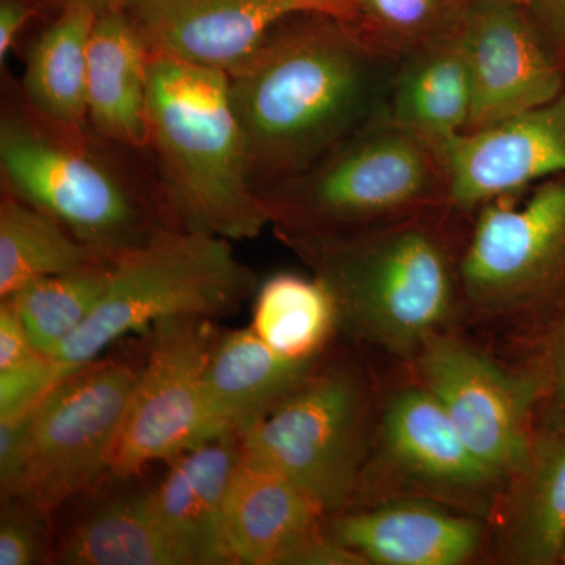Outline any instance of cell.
I'll use <instances>...</instances> for the list:
<instances>
[{"instance_id": "1", "label": "cell", "mask_w": 565, "mask_h": 565, "mask_svg": "<svg viewBox=\"0 0 565 565\" xmlns=\"http://www.w3.org/2000/svg\"><path fill=\"white\" fill-rule=\"evenodd\" d=\"M396 68L343 18L307 13L277 25L228 74L256 191L302 173L385 114Z\"/></svg>"}, {"instance_id": "2", "label": "cell", "mask_w": 565, "mask_h": 565, "mask_svg": "<svg viewBox=\"0 0 565 565\" xmlns=\"http://www.w3.org/2000/svg\"><path fill=\"white\" fill-rule=\"evenodd\" d=\"M449 203L353 232L277 230L332 294L338 322L396 353L422 349L463 294Z\"/></svg>"}, {"instance_id": "3", "label": "cell", "mask_w": 565, "mask_h": 565, "mask_svg": "<svg viewBox=\"0 0 565 565\" xmlns=\"http://www.w3.org/2000/svg\"><path fill=\"white\" fill-rule=\"evenodd\" d=\"M148 126L161 196L180 228L245 241L273 223L252 182L228 74L152 54Z\"/></svg>"}, {"instance_id": "4", "label": "cell", "mask_w": 565, "mask_h": 565, "mask_svg": "<svg viewBox=\"0 0 565 565\" xmlns=\"http://www.w3.org/2000/svg\"><path fill=\"white\" fill-rule=\"evenodd\" d=\"M444 145L382 114L302 173L259 193L275 228L338 233L448 202Z\"/></svg>"}, {"instance_id": "5", "label": "cell", "mask_w": 565, "mask_h": 565, "mask_svg": "<svg viewBox=\"0 0 565 565\" xmlns=\"http://www.w3.org/2000/svg\"><path fill=\"white\" fill-rule=\"evenodd\" d=\"M74 139L32 114L20 95L0 115L2 191L51 215L106 259L162 228L136 182L96 140Z\"/></svg>"}, {"instance_id": "6", "label": "cell", "mask_w": 565, "mask_h": 565, "mask_svg": "<svg viewBox=\"0 0 565 565\" xmlns=\"http://www.w3.org/2000/svg\"><path fill=\"white\" fill-rule=\"evenodd\" d=\"M230 243L212 234L162 226L143 244L115 256L90 318L52 359L84 367L118 338L148 332L166 319L233 313L258 291V278L236 258Z\"/></svg>"}, {"instance_id": "7", "label": "cell", "mask_w": 565, "mask_h": 565, "mask_svg": "<svg viewBox=\"0 0 565 565\" xmlns=\"http://www.w3.org/2000/svg\"><path fill=\"white\" fill-rule=\"evenodd\" d=\"M366 392L348 367L313 373L241 435L244 451L280 471L326 514L344 511L360 482Z\"/></svg>"}, {"instance_id": "8", "label": "cell", "mask_w": 565, "mask_h": 565, "mask_svg": "<svg viewBox=\"0 0 565 565\" xmlns=\"http://www.w3.org/2000/svg\"><path fill=\"white\" fill-rule=\"evenodd\" d=\"M139 374L128 363L93 362L55 385L36 405L13 494L51 514L110 473Z\"/></svg>"}, {"instance_id": "9", "label": "cell", "mask_w": 565, "mask_h": 565, "mask_svg": "<svg viewBox=\"0 0 565 565\" xmlns=\"http://www.w3.org/2000/svg\"><path fill=\"white\" fill-rule=\"evenodd\" d=\"M212 319L181 316L152 327L110 473L131 478L156 460L234 434L212 414L203 374L217 334Z\"/></svg>"}, {"instance_id": "10", "label": "cell", "mask_w": 565, "mask_h": 565, "mask_svg": "<svg viewBox=\"0 0 565 565\" xmlns=\"http://www.w3.org/2000/svg\"><path fill=\"white\" fill-rule=\"evenodd\" d=\"M486 203L463 245V296L486 311L542 302L565 288V174L537 182L525 202Z\"/></svg>"}, {"instance_id": "11", "label": "cell", "mask_w": 565, "mask_h": 565, "mask_svg": "<svg viewBox=\"0 0 565 565\" xmlns=\"http://www.w3.org/2000/svg\"><path fill=\"white\" fill-rule=\"evenodd\" d=\"M419 367L487 473L494 481L519 473L533 448L530 416L544 381L508 374L471 345L437 333L422 345Z\"/></svg>"}, {"instance_id": "12", "label": "cell", "mask_w": 565, "mask_h": 565, "mask_svg": "<svg viewBox=\"0 0 565 565\" xmlns=\"http://www.w3.org/2000/svg\"><path fill=\"white\" fill-rule=\"evenodd\" d=\"M462 35L473 88L467 131L544 106L565 90V66L526 0H471Z\"/></svg>"}, {"instance_id": "13", "label": "cell", "mask_w": 565, "mask_h": 565, "mask_svg": "<svg viewBox=\"0 0 565 565\" xmlns=\"http://www.w3.org/2000/svg\"><path fill=\"white\" fill-rule=\"evenodd\" d=\"M152 54L232 74L281 22L307 13L352 21L351 0H132Z\"/></svg>"}, {"instance_id": "14", "label": "cell", "mask_w": 565, "mask_h": 565, "mask_svg": "<svg viewBox=\"0 0 565 565\" xmlns=\"http://www.w3.org/2000/svg\"><path fill=\"white\" fill-rule=\"evenodd\" d=\"M448 202L465 214L565 174V90L553 102L444 143Z\"/></svg>"}, {"instance_id": "15", "label": "cell", "mask_w": 565, "mask_h": 565, "mask_svg": "<svg viewBox=\"0 0 565 565\" xmlns=\"http://www.w3.org/2000/svg\"><path fill=\"white\" fill-rule=\"evenodd\" d=\"M243 451L241 435H223L170 460L151 489L159 520L191 565L233 564L225 509Z\"/></svg>"}, {"instance_id": "16", "label": "cell", "mask_w": 565, "mask_h": 565, "mask_svg": "<svg viewBox=\"0 0 565 565\" xmlns=\"http://www.w3.org/2000/svg\"><path fill=\"white\" fill-rule=\"evenodd\" d=\"M151 57L128 11L96 18L87 51V111L103 141L148 151Z\"/></svg>"}, {"instance_id": "17", "label": "cell", "mask_w": 565, "mask_h": 565, "mask_svg": "<svg viewBox=\"0 0 565 565\" xmlns=\"http://www.w3.org/2000/svg\"><path fill=\"white\" fill-rule=\"evenodd\" d=\"M322 514L291 479L243 451L225 509L233 564L285 565L297 546L318 533Z\"/></svg>"}, {"instance_id": "18", "label": "cell", "mask_w": 565, "mask_h": 565, "mask_svg": "<svg viewBox=\"0 0 565 565\" xmlns=\"http://www.w3.org/2000/svg\"><path fill=\"white\" fill-rule=\"evenodd\" d=\"M330 535L367 563L386 565H459L481 541L473 520L416 501L338 515Z\"/></svg>"}, {"instance_id": "19", "label": "cell", "mask_w": 565, "mask_h": 565, "mask_svg": "<svg viewBox=\"0 0 565 565\" xmlns=\"http://www.w3.org/2000/svg\"><path fill=\"white\" fill-rule=\"evenodd\" d=\"M313 373V360L286 359L252 329L234 330L215 340L204 367V397L223 426L244 435Z\"/></svg>"}, {"instance_id": "20", "label": "cell", "mask_w": 565, "mask_h": 565, "mask_svg": "<svg viewBox=\"0 0 565 565\" xmlns=\"http://www.w3.org/2000/svg\"><path fill=\"white\" fill-rule=\"evenodd\" d=\"M471 104L473 88L460 21L397 62L385 115L444 145L467 131Z\"/></svg>"}, {"instance_id": "21", "label": "cell", "mask_w": 565, "mask_h": 565, "mask_svg": "<svg viewBox=\"0 0 565 565\" xmlns=\"http://www.w3.org/2000/svg\"><path fill=\"white\" fill-rule=\"evenodd\" d=\"M96 18L84 7L57 11L29 47L18 92L40 120L74 139L95 136L87 111V51Z\"/></svg>"}, {"instance_id": "22", "label": "cell", "mask_w": 565, "mask_h": 565, "mask_svg": "<svg viewBox=\"0 0 565 565\" xmlns=\"http://www.w3.org/2000/svg\"><path fill=\"white\" fill-rule=\"evenodd\" d=\"M384 435L397 465L427 484L468 492L494 481L426 386L393 397L384 416Z\"/></svg>"}, {"instance_id": "23", "label": "cell", "mask_w": 565, "mask_h": 565, "mask_svg": "<svg viewBox=\"0 0 565 565\" xmlns=\"http://www.w3.org/2000/svg\"><path fill=\"white\" fill-rule=\"evenodd\" d=\"M65 565H191L167 533L152 490L118 494L74 527L52 556Z\"/></svg>"}, {"instance_id": "24", "label": "cell", "mask_w": 565, "mask_h": 565, "mask_svg": "<svg viewBox=\"0 0 565 565\" xmlns=\"http://www.w3.org/2000/svg\"><path fill=\"white\" fill-rule=\"evenodd\" d=\"M508 509L505 550L514 563H559L565 541V427L534 441L514 476Z\"/></svg>"}, {"instance_id": "25", "label": "cell", "mask_w": 565, "mask_h": 565, "mask_svg": "<svg viewBox=\"0 0 565 565\" xmlns=\"http://www.w3.org/2000/svg\"><path fill=\"white\" fill-rule=\"evenodd\" d=\"M109 262L62 223L2 191L0 199V299L29 282Z\"/></svg>"}, {"instance_id": "26", "label": "cell", "mask_w": 565, "mask_h": 565, "mask_svg": "<svg viewBox=\"0 0 565 565\" xmlns=\"http://www.w3.org/2000/svg\"><path fill=\"white\" fill-rule=\"evenodd\" d=\"M337 323L332 294L318 277L277 274L256 291L250 329L286 359L315 360Z\"/></svg>"}, {"instance_id": "27", "label": "cell", "mask_w": 565, "mask_h": 565, "mask_svg": "<svg viewBox=\"0 0 565 565\" xmlns=\"http://www.w3.org/2000/svg\"><path fill=\"white\" fill-rule=\"evenodd\" d=\"M110 262L40 278L2 300L17 311L32 343L54 355L90 318L106 289Z\"/></svg>"}, {"instance_id": "28", "label": "cell", "mask_w": 565, "mask_h": 565, "mask_svg": "<svg viewBox=\"0 0 565 565\" xmlns=\"http://www.w3.org/2000/svg\"><path fill=\"white\" fill-rule=\"evenodd\" d=\"M471 0H351L352 24L386 57L399 62L462 21Z\"/></svg>"}, {"instance_id": "29", "label": "cell", "mask_w": 565, "mask_h": 565, "mask_svg": "<svg viewBox=\"0 0 565 565\" xmlns=\"http://www.w3.org/2000/svg\"><path fill=\"white\" fill-rule=\"evenodd\" d=\"M50 512L21 497H2L0 512V565H36L50 563Z\"/></svg>"}, {"instance_id": "30", "label": "cell", "mask_w": 565, "mask_h": 565, "mask_svg": "<svg viewBox=\"0 0 565 565\" xmlns=\"http://www.w3.org/2000/svg\"><path fill=\"white\" fill-rule=\"evenodd\" d=\"M79 370L82 367L58 362L46 353H39L9 370H0V416L40 403L63 379Z\"/></svg>"}, {"instance_id": "31", "label": "cell", "mask_w": 565, "mask_h": 565, "mask_svg": "<svg viewBox=\"0 0 565 565\" xmlns=\"http://www.w3.org/2000/svg\"><path fill=\"white\" fill-rule=\"evenodd\" d=\"M36 404L0 416V489L2 497L17 492L28 465Z\"/></svg>"}, {"instance_id": "32", "label": "cell", "mask_w": 565, "mask_h": 565, "mask_svg": "<svg viewBox=\"0 0 565 565\" xmlns=\"http://www.w3.org/2000/svg\"><path fill=\"white\" fill-rule=\"evenodd\" d=\"M39 349L32 343L31 334L25 329L17 311L9 303L0 307V370L18 366L39 355Z\"/></svg>"}, {"instance_id": "33", "label": "cell", "mask_w": 565, "mask_h": 565, "mask_svg": "<svg viewBox=\"0 0 565 565\" xmlns=\"http://www.w3.org/2000/svg\"><path fill=\"white\" fill-rule=\"evenodd\" d=\"M548 384L555 427H565V315L557 323L548 349Z\"/></svg>"}, {"instance_id": "34", "label": "cell", "mask_w": 565, "mask_h": 565, "mask_svg": "<svg viewBox=\"0 0 565 565\" xmlns=\"http://www.w3.org/2000/svg\"><path fill=\"white\" fill-rule=\"evenodd\" d=\"M36 0H0V63H6L25 25L36 14Z\"/></svg>"}, {"instance_id": "35", "label": "cell", "mask_w": 565, "mask_h": 565, "mask_svg": "<svg viewBox=\"0 0 565 565\" xmlns=\"http://www.w3.org/2000/svg\"><path fill=\"white\" fill-rule=\"evenodd\" d=\"M539 29L565 66V0H526Z\"/></svg>"}, {"instance_id": "36", "label": "cell", "mask_w": 565, "mask_h": 565, "mask_svg": "<svg viewBox=\"0 0 565 565\" xmlns=\"http://www.w3.org/2000/svg\"><path fill=\"white\" fill-rule=\"evenodd\" d=\"M36 2L47 3L55 11L68 9V7H84L92 10L96 17H102L111 11H128L132 0H36Z\"/></svg>"}, {"instance_id": "37", "label": "cell", "mask_w": 565, "mask_h": 565, "mask_svg": "<svg viewBox=\"0 0 565 565\" xmlns=\"http://www.w3.org/2000/svg\"><path fill=\"white\" fill-rule=\"evenodd\" d=\"M559 564H564L565 565V541H564V544H563V550H561Z\"/></svg>"}]
</instances>
